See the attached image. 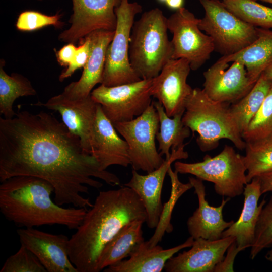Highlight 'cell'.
Segmentation results:
<instances>
[{"mask_svg":"<svg viewBox=\"0 0 272 272\" xmlns=\"http://www.w3.org/2000/svg\"><path fill=\"white\" fill-rule=\"evenodd\" d=\"M31 176L53 187L55 202L61 206L91 207L82 195L87 185H119L115 174L100 168L96 158L83 148L80 139L51 113L21 111L12 118H0V181Z\"/></svg>","mask_w":272,"mask_h":272,"instance_id":"6da1fadb","label":"cell"},{"mask_svg":"<svg viewBox=\"0 0 272 272\" xmlns=\"http://www.w3.org/2000/svg\"><path fill=\"white\" fill-rule=\"evenodd\" d=\"M90 208L69 241V257L78 272H98L106 245L127 224L147 219L141 198L126 186L100 191Z\"/></svg>","mask_w":272,"mask_h":272,"instance_id":"7a4b0ae2","label":"cell"},{"mask_svg":"<svg viewBox=\"0 0 272 272\" xmlns=\"http://www.w3.org/2000/svg\"><path fill=\"white\" fill-rule=\"evenodd\" d=\"M1 183L0 211L18 226L33 228L57 224L76 230L87 210L56 204L51 198L52 185L38 177L16 176Z\"/></svg>","mask_w":272,"mask_h":272,"instance_id":"3957f363","label":"cell"},{"mask_svg":"<svg viewBox=\"0 0 272 272\" xmlns=\"http://www.w3.org/2000/svg\"><path fill=\"white\" fill-rule=\"evenodd\" d=\"M182 120L193 133H198L196 142L203 152L215 149L223 139L231 141L239 150L245 149L246 142L230 104L212 100L202 89H193L186 100Z\"/></svg>","mask_w":272,"mask_h":272,"instance_id":"277c9868","label":"cell"},{"mask_svg":"<svg viewBox=\"0 0 272 272\" xmlns=\"http://www.w3.org/2000/svg\"><path fill=\"white\" fill-rule=\"evenodd\" d=\"M167 30V18L158 8L146 11L134 22L129 57L132 69L141 79L157 76L172 59L173 45Z\"/></svg>","mask_w":272,"mask_h":272,"instance_id":"5b68a950","label":"cell"},{"mask_svg":"<svg viewBox=\"0 0 272 272\" xmlns=\"http://www.w3.org/2000/svg\"><path fill=\"white\" fill-rule=\"evenodd\" d=\"M175 171L180 174H190L202 181L214 184L217 194L229 198L243 193L247 169L243 157L231 146L226 145L217 155H206L201 162L188 163L176 161Z\"/></svg>","mask_w":272,"mask_h":272,"instance_id":"8992f818","label":"cell"},{"mask_svg":"<svg viewBox=\"0 0 272 272\" xmlns=\"http://www.w3.org/2000/svg\"><path fill=\"white\" fill-rule=\"evenodd\" d=\"M205 15L199 27L212 39L215 50L222 56L236 53L257 38L256 27L239 19L220 0H199Z\"/></svg>","mask_w":272,"mask_h":272,"instance_id":"52a82bcc","label":"cell"},{"mask_svg":"<svg viewBox=\"0 0 272 272\" xmlns=\"http://www.w3.org/2000/svg\"><path fill=\"white\" fill-rule=\"evenodd\" d=\"M142 11L137 2L121 0L115 8L116 27L113 38L107 49L101 84L108 87L135 82L141 80L129 60L130 34L135 16Z\"/></svg>","mask_w":272,"mask_h":272,"instance_id":"ba28073f","label":"cell"},{"mask_svg":"<svg viewBox=\"0 0 272 272\" xmlns=\"http://www.w3.org/2000/svg\"><path fill=\"white\" fill-rule=\"evenodd\" d=\"M128 147L133 170L151 172L159 168L165 159L157 150L156 137L159 130L158 113L153 104L133 119L113 124Z\"/></svg>","mask_w":272,"mask_h":272,"instance_id":"9c48e42d","label":"cell"},{"mask_svg":"<svg viewBox=\"0 0 272 272\" xmlns=\"http://www.w3.org/2000/svg\"><path fill=\"white\" fill-rule=\"evenodd\" d=\"M152 79L112 87L101 84L91 92V96L101 105L113 124L130 121L142 114L152 103Z\"/></svg>","mask_w":272,"mask_h":272,"instance_id":"30bf717a","label":"cell"},{"mask_svg":"<svg viewBox=\"0 0 272 272\" xmlns=\"http://www.w3.org/2000/svg\"><path fill=\"white\" fill-rule=\"evenodd\" d=\"M199 21L184 7L167 18L168 30L173 34L172 59H186L193 71L201 67L215 50L212 38L199 28Z\"/></svg>","mask_w":272,"mask_h":272,"instance_id":"8fae6325","label":"cell"},{"mask_svg":"<svg viewBox=\"0 0 272 272\" xmlns=\"http://www.w3.org/2000/svg\"><path fill=\"white\" fill-rule=\"evenodd\" d=\"M121 0H72L73 14L70 27L58 36L67 43H76L91 33L100 30L115 31V8Z\"/></svg>","mask_w":272,"mask_h":272,"instance_id":"7c38bea8","label":"cell"},{"mask_svg":"<svg viewBox=\"0 0 272 272\" xmlns=\"http://www.w3.org/2000/svg\"><path fill=\"white\" fill-rule=\"evenodd\" d=\"M190 70L186 59H171L152 79L151 94L162 104L170 117L184 112L186 100L193 90L187 83Z\"/></svg>","mask_w":272,"mask_h":272,"instance_id":"4fadbf2b","label":"cell"},{"mask_svg":"<svg viewBox=\"0 0 272 272\" xmlns=\"http://www.w3.org/2000/svg\"><path fill=\"white\" fill-rule=\"evenodd\" d=\"M228 62L218 59L203 72L202 90L212 100L233 104L245 96L256 82L248 75L245 65L234 61Z\"/></svg>","mask_w":272,"mask_h":272,"instance_id":"5bb4252c","label":"cell"},{"mask_svg":"<svg viewBox=\"0 0 272 272\" xmlns=\"http://www.w3.org/2000/svg\"><path fill=\"white\" fill-rule=\"evenodd\" d=\"M17 233L21 244L37 257L47 272H78L69 257L66 236L33 228L19 229Z\"/></svg>","mask_w":272,"mask_h":272,"instance_id":"9a60e30c","label":"cell"},{"mask_svg":"<svg viewBox=\"0 0 272 272\" xmlns=\"http://www.w3.org/2000/svg\"><path fill=\"white\" fill-rule=\"evenodd\" d=\"M185 145L184 144L177 149H172L170 156L165 159L162 165L147 175H141L133 169L130 180L124 184L141 198L147 214L146 222L149 228L157 227L163 211L162 190L169 167L174 161L188 157L187 152L184 150Z\"/></svg>","mask_w":272,"mask_h":272,"instance_id":"2e32d148","label":"cell"},{"mask_svg":"<svg viewBox=\"0 0 272 272\" xmlns=\"http://www.w3.org/2000/svg\"><path fill=\"white\" fill-rule=\"evenodd\" d=\"M35 105L43 106L59 112L69 130L80 139L83 148L90 154L92 130L98 105L91 94L86 98L71 100L60 94L51 97L45 103L39 102Z\"/></svg>","mask_w":272,"mask_h":272,"instance_id":"e0dca14e","label":"cell"},{"mask_svg":"<svg viewBox=\"0 0 272 272\" xmlns=\"http://www.w3.org/2000/svg\"><path fill=\"white\" fill-rule=\"evenodd\" d=\"M235 239L232 236L216 240L202 238L194 239L189 250L168 260L164 270L166 272H214Z\"/></svg>","mask_w":272,"mask_h":272,"instance_id":"ac0fdd59","label":"cell"},{"mask_svg":"<svg viewBox=\"0 0 272 272\" xmlns=\"http://www.w3.org/2000/svg\"><path fill=\"white\" fill-rule=\"evenodd\" d=\"M90 154L103 170L112 165L126 167L130 165L126 142L118 135L113 124L98 103L92 130Z\"/></svg>","mask_w":272,"mask_h":272,"instance_id":"d6986e66","label":"cell"},{"mask_svg":"<svg viewBox=\"0 0 272 272\" xmlns=\"http://www.w3.org/2000/svg\"><path fill=\"white\" fill-rule=\"evenodd\" d=\"M115 31L97 30L87 35L90 41L88 60L78 81L67 85L61 93L71 100H77L90 95L91 90L102 81L108 47L112 40Z\"/></svg>","mask_w":272,"mask_h":272,"instance_id":"ffe728a7","label":"cell"},{"mask_svg":"<svg viewBox=\"0 0 272 272\" xmlns=\"http://www.w3.org/2000/svg\"><path fill=\"white\" fill-rule=\"evenodd\" d=\"M189 181L197 195L198 207L187 220L188 231L194 239L202 238L210 240L221 238L223 232L235 222L225 221L223 219V209L230 198H223L219 207L210 205L206 199V189L202 180L192 177Z\"/></svg>","mask_w":272,"mask_h":272,"instance_id":"44dd1931","label":"cell"},{"mask_svg":"<svg viewBox=\"0 0 272 272\" xmlns=\"http://www.w3.org/2000/svg\"><path fill=\"white\" fill-rule=\"evenodd\" d=\"M194 239L190 236L184 243L164 249L159 245L150 246L148 241L140 243L128 259L108 266L105 272H161L168 260L180 250L191 247Z\"/></svg>","mask_w":272,"mask_h":272,"instance_id":"7402d4cb","label":"cell"},{"mask_svg":"<svg viewBox=\"0 0 272 272\" xmlns=\"http://www.w3.org/2000/svg\"><path fill=\"white\" fill-rule=\"evenodd\" d=\"M244 205L240 216L236 222L222 233V237L232 236L238 247L245 250L253 244L256 227L262 209L266 201L263 199L258 205L262 195L257 177H254L245 185L243 193Z\"/></svg>","mask_w":272,"mask_h":272,"instance_id":"603a6c76","label":"cell"},{"mask_svg":"<svg viewBox=\"0 0 272 272\" xmlns=\"http://www.w3.org/2000/svg\"><path fill=\"white\" fill-rule=\"evenodd\" d=\"M256 39L241 51L219 58L226 62L234 61L243 64L250 79L256 82L272 62V30L256 27Z\"/></svg>","mask_w":272,"mask_h":272,"instance_id":"cb8c5ba5","label":"cell"},{"mask_svg":"<svg viewBox=\"0 0 272 272\" xmlns=\"http://www.w3.org/2000/svg\"><path fill=\"white\" fill-rule=\"evenodd\" d=\"M145 222L135 220L123 226L106 245L99 257L98 272L129 257L135 247L144 240L142 225Z\"/></svg>","mask_w":272,"mask_h":272,"instance_id":"d4e9b609","label":"cell"},{"mask_svg":"<svg viewBox=\"0 0 272 272\" xmlns=\"http://www.w3.org/2000/svg\"><path fill=\"white\" fill-rule=\"evenodd\" d=\"M153 104L159 119V130L156 137L158 151L162 156L164 155L165 158H168L171 154L170 149H177L184 144V140L190 136L191 130L182 122L184 112L170 117L160 102L153 101Z\"/></svg>","mask_w":272,"mask_h":272,"instance_id":"484cf974","label":"cell"},{"mask_svg":"<svg viewBox=\"0 0 272 272\" xmlns=\"http://www.w3.org/2000/svg\"><path fill=\"white\" fill-rule=\"evenodd\" d=\"M5 61L0 63V113L6 118H12L16 113L13 105L20 97L35 96L36 91L30 81L24 76L12 73L9 75L4 70Z\"/></svg>","mask_w":272,"mask_h":272,"instance_id":"4316f807","label":"cell"},{"mask_svg":"<svg viewBox=\"0 0 272 272\" xmlns=\"http://www.w3.org/2000/svg\"><path fill=\"white\" fill-rule=\"evenodd\" d=\"M272 82L262 74L251 90L240 100L230 105V109L242 134L261 107Z\"/></svg>","mask_w":272,"mask_h":272,"instance_id":"83f0119b","label":"cell"},{"mask_svg":"<svg viewBox=\"0 0 272 272\" xmlns=\"http://www.w3.org/2000/svg\"><path fill=\"white\" fill-rule=\"evenodd\" d=\"M225 6L244 22L255 27L272 28V8L254 0H222Z\"/></svg>","mask_w":272,"mask_h":272,"instance_id":"f1b7e54d","label":"cell"},{"mask_svg":"<svg viewBox=\"0 0 272 272\" xmlns=\"http://www.w3.org/2000/svg\"><path fill=\"white\" fill-rule=\"evenodd\" d=\"M245 155L242 156L247 169V183L260 174L272 171V138L246 143Z\"/></svg>","mask_w":272,"mask_h":272,"instance_id":"f546056e","label":"cell"},{"mask_svg":"<svg viewBox=\"0 0 272 272\" xmlns=\"http://www.w3.org/2000/svg\"><path fill=\"white\" fill-rule=\"evenodd\" d=\"M242 137L246 143L272 138V85L261 107Z\"/></svg>","mask_w":272,"mask_h":272,"instance_id":"4dcf8cb0","label":"cell"},{"mask_svg":"<svg viewBox=\"0 0 272 272\" xmlns=\"http://www.w3.org/2000/svg\"><path fill=\"white\" fill-rule=\"evenodd\" d=\"M272 247V195L260 213L256 227L255 239L250 251L254 259L263 249Z\"/></svg>","mask_w":272,"mask_h":272,"instance_id":"1f68e13d","label":"cell"},{"mask_svg":"<svg viewBox=\"0 0 272 272\" xmlns=\"http://www.w3.org/2000/svg\"><path fill=\"white\" fill-rule=\"evenodd\" d=\"M0 272H47L37 257L21 244L18 251L6 260Z\"/></svg>","mask_w":272,"mask_h":272,"instance_id":"d6a6232c","label":"cell"},{"mask_svg":"<svg viewBox=\"0 0 272 272\" xmlns=\"http://www.w3.org/2000/svg\"><path fill=\"white\" fill-rule=\"evenodd\" d=\"M60 17L59 13L49 16L35 11H25L19 15L16 27L22 31H35L50 25L60 28L63 25Z\"/></svg>","mask_w":272,"mask_h":272,"instance_id":"836d02e7","label":"cell"},{"mask_svg":"<svg viewBox=\"0 0 272 272\" xmlns=\"http://www.w3.org/2000/svg\"><path fill=\"white\" fill-rule=\"evenodd\" d=\"M80 42L73 60L59 76V80L61 82L71 77L77 69L84 67L88 60L91 49L89 37L86 36Z\"/></svg>","mask_w":272,"mask_h":272,"instance_id":"e575fe53","label":"cell"},{"mask_svg":"<svg viewBox=\"0 0 272 272\" xmlns=\"http://www.w3.org/2000/svg\"><path fill=\"white\" fill-rule=\"evenodd\" d=\"M244 250L238 247L235 240L230 245L227 250V254L222 261L216 266L214 272H232L234 271L233 264L238 253Z\"/></svg>","mask_w":272,"mask_h":272,"instance_id":"d590c367","label":"cell"},{"mask_svg":"<svg viewBox=\"0 0 272 272\" xmlns=\"http://www.w3.org/2000/svg\"><path fill=\"white\" fill-rule=\"evenodd\" d=\"M77 48L74 43H67L57 51V59L60 65L68 66L75 57Z\"/></svg>","mask_w":272,"mask_h":272,"instance_id":"8d00e7d4","label":"cell"},{"mask_svg":"<svg viewBox=\"0 0 272 272\" xmlns=\"http://www.w3.org/2000/svg\"><path fill=\"white\" fill-rule=\"evenodd\" d=\"M259 180L262 194L272 192V171L256 176Z\"/></svg>","mask_w":272,"mask_h":272,"instance_id":"74e56055","label":"cell"},{"mask_svg":"<svg viewBox=\"0 0 272 272\" xmlns=\"http://www.w3.org/2000/svg\"><path fill=\"white\" fill-rule=\"evenodd\" d=\"M184 0H167L166 5L170 9L179 10L183 7Z\"/></svg>","mask_w":272,"mask_h":272,"instance_id":"f35d334b","label":"cell"},{"mask_svg":"<svg viewBox=\"0 0 272 272\" xmlns=\"http://www.w3.org/2000/svg\"><path fill=\"white\" fill-rule=\"evenodd\" d=\"M262 74L272 82V62L266 68Z\"/></svg>","mask_w":272,"mask_h":272,"instance_id":"ab89813d","label":"cell"},{"mask_svg":"<svg viewBox=\"0 0 272 272\" xmlns=\"http://www.w3.org/2000/svg\"><path fill=\"white\" fill-rule=\"evenodd\" d=\"M271 249L269 250L265 256V259L270 262H272V247Z\"/></svg>","mask_w":272,"mask_h":272,"instance_id":"60d3db41","label":"cell"},{"mask_svg":"<svg viewBox=\"0 0 272 272\" xmlns=\"http://www.w3.org/2000/svg\"><path fill=\"white\" fill-rule=\"evenodd\" d=\"M254 1H263V2L268 3H270V4H272V0H254Z\"/></svg>","mask_w":272,"mask_h":272,"instance_id":"b9f144b4","label":"cell"},{"mask_svg":"<svg viewBox=\"0 0 272 272\" xmlns=\"http://www.w3.org/2000/svg\"><path fill=\"white\" fill-rule=\"evenodd\" d=\"M158 2H160V3H165L166 1L167 0H157Z\"/></svg>","mask_w":272,"mask_h":272,"instance_id":"7bdbcfd3","label":"cell"}]
</instances>
